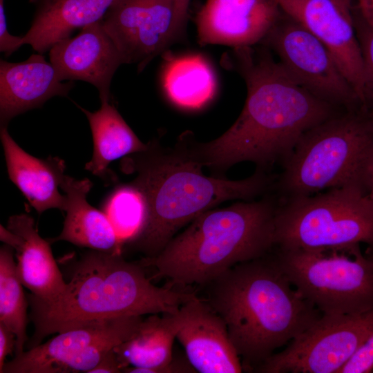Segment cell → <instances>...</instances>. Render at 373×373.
Listing matches in <instances>:
<instances>
[{"label": "cell", "mask_w": 373, "mask_h": 373, "mask_svg": "<svg viewBox=\"0 0 373 373\" xmlns=\"http://www.w3.org/2000/svg\"><path fill=\"white\" fill-rule=\"evenodd\" d=\"M13 249L5 245L0 249V323L16 335L15 355L24 352L28 300L23 293L14 260Z\"/></svg>", "instance_id": "d4e9b609"}, {"label": "cell", "mask_w": 373, "mask_h": 373, "mask_svg": "<svg viewBox=\"0 0 373 373\" xmlns=\"http://www.w3.org/2000/svg\"><path fill=\"white\" fill-rule=\"evenodd\" d=\"M365 70L364 106L373 114V29L354 15Z\"/></svg>", "instance_id": "4316f807"}, {"label": "cell", "mask_w": 373, "mask_h": 373, "mask_svg": "<svg viewBox=\"0 0 373 373\" xmlns=\"http://www.w3.org/2000/svg\"><path fill=\"white\" fill-rule=\"evenodd\" d=\"M279 200L267 193L208 210L174 236L162 251L143 263L178 285L208 283L233 267L265 256L275 247L276 215Z\"/></svg>", "instance_id": "5b68a950"}, {"label": "cell", "mask_w": 373, "mask_h": 373, "mask_svg": "<svg viewBox=\"0 0 373 373\" xmlns=\"http://www.w3.org/2000/svg\"><path fill=\"white\" fill-rule=\"evenodd\" d=\"M191 0H174V29L178 40L185 35Z\"/></svg>", "instance_id": "f1b7e54d"}, {"label": "cell", "mask_w": 373, "mask_h": 373, "mask_svg": "<svg viewBox=\"0 0 373 373\" xmlns=\"http://www.w3.org/2000/svg\"><path fill=\"white\" fill-rule=\"evenodd\" d=\"M142 320V316L111 318L59 332L15 356L0 373H89L111 350L130 338Z\"/></svg>", "instance_id": "8fae6325"}, {"label": "cell", "mask_w": 373, "mask_h": 373, "mask_svg": "<svg viewBox=\"0 0 373 373\" xmlns=\"http://www.w3.org/2000/svg\"><path fill=\"white\" fill-rule=\"evenodd\" d=\"M372 332L373 309L356 314H323L253 372L337 373Z\"/></svg>", "instance_id": "30bf717a"}, {"label": "cell", "mask_w": 373, "mask_h": 373, "mask_svg": "<svg viewBox=\"0 0 373 373\" xmlns=\"http://www.w3.org/2000/svg\"><path fill=\"white\" fill-rule=\"evenodd\" d=\"M180 312L182 323L176 339L196 372L243 371L224 321L206 300L196 296L185 302Z\"/></svg>", "instance_id": "2e32d148"}, {"label": "cell", "mask_w": 373, "mask_h": 373, "mask_svg": "<svg viewBox=\"0 0 373 373\" xmlns=\"http://www.w3.org/2000/svg\"><path fill=\"white\" fill-rule=\"evenodd\" d=\"M162 314H150L130 338L113 347L122 372L176 373L171 361L182 316L180 309Z\"/></svg>", "instance_id": "ffe728a7"}, {"label": "cell", "mask_w": 373, "mask_h": 373, "mask_svg": "<svg viewBox=\"0 0 373 373\" xmlns=\"http://www.w3.org/2000/svg\"><path fill=\"white\" fill-rule=\"evenodd\" d=\"M161 83L164 94L175 106L197 110L210 102L217 89L214 71L200 54L173 55L166 51Z\"/></svg>", "instance_id": "603a6c76"}, {"label": "cell", "mask_w": 373, "mask_h": 373, "mask_svg": "<svg viewBox=\"0 0 373 373\" xmlns=\"http://www.w3.org/2000/svg\"><path fill=\"white\" fill-rule=\"evenodd\" d=\"M282 14L276 0H206L195 17L201 46L258 45Z\"/></svg>", "instance_id": "5bb4252c"}, {"label": "cell", "mask_w": 373, "mask_h": 373, "mask_svg": "<svg viewBox=\"0 0 373 373\" xmlns=\"http://www.w3.org/2000/svg\"><path fill=\"white\" fill-rule=\"evenodd\" d=\"M278 200L276 248L347 249L365 243L373 255V198L363 189L342 186Z\"/></svg>", "instance_id": "52a82bcc"}, {"label": "cell", "mask_w": 373, "mask_h": 373, "mask_svg": "<svg viewBox=\"0 0 373 373\" xmlns=\"http://www.w3.org/2000/svg\"><path fill=\"white\" fill-rule=\"evenodd\" d=\"M53 65L41 54L21 62L0 61V122L41 106L55 96H66L73 86L64 83Z\"/></svg>", "instance_id": "ac0fdd59"}, {"label": "cell", "mask_w": 373, "mask_h": 373, "mask_svg": "<svg viewBox=\"0 0 373 373\" xmlns=\"http://www.w3.org/2000/svg\"><path fill=\"white\" fill-rule=\"evenodd\" d=\"M276 1L328 48L364 106L365 70L353 16L354 0Z\"/></svg>", "instance_id": "4fadbf2b"}, {"label": "cell", "mask_w": 373, "mask_h": 373, "mask_svg": "<svg viewBox=\"0 0 373 373\" xmlns=\"http://www.w3.org/2000/svg\"><path fill=\"white\" fill-rule=\"evenodd\" d=\"M353 14L373 29V0H354Z\"/></svg>", "instance_id": "4dcf8cb0"}, {"label": "cell", "mask_w": 373, "mask_h": 373, "mask_svg": "<svg viewBox=\"0 0 373 373\" xmlns=\"http://www.w3.org/2000/svg\"><path fill=\"white\" fill-rule=\"evenodd\" d=\"M373 256V255H372Z\"/></svg>", "instance_id": "836d02e7"}, {"label": "cell", "mask_w": 373, "mask_h": 373, "mask_svg": "<svg viewBox=\"0 0 373 373\" xmlns=\"http://www.w3.org/2000/svg\"><path fill=\"white\" fill-rule=\"evenodd\" d=\"M193 292L160 287L121 254L91 250L74 267L66 288L51 301L28 294L35 331L28 348L47 336L107 318L175 313Z\"/></svg>", "instance_id": "277c9868"}, {"label": "cell", "mask_w": 373, "mask_h": 373, "mask_svg": "<svg viewBox=\"0 0 373 373\" xmlns=\"http://www.w3.org/2000/svg\"><path fill=\"white\" fill-rule=\"evenodd\" d=\"M17 337L15 333L0 323V371L5 365L6 356L15 352Z\"/></svg>", "instance_id": "f546056e"}, {"label": "cell", "mask_w": 373, "mask_h": 373, "mask_svg": "<svg viewBox=\"0 0 373 373\" xmlns=\"http://www.w3.org/2000/svg\"><path fill=\"white\" fill-rule=\"evenodd\" d=\"M204 287L243 370L253 372L323 314L291 285L273 251L233 266Z\"/></svg>", "instance_id": "7a4b0ae2"}, {"label": "cell", "mask_w": 373, "mask_h": 373, "mask_svg": "<svg viewBox=\"0 0 373 373\" xmlns=\"http://www.w3.org/2000/svg\"><path fill=\"white\" fill-rule=\"evenodd\" d=\"M260 44L274 52L284 70L320 99L342 110L364 106L328 48L283 11Z\"/></svg>", "instance_id": "9c48e42d"}, {"label": "cell", "mask_w": 373, "mask_h": 373, "mask_svg": "<svg viewBox=\"0 0 373 373\" xmlns=\"http://www.w3.org/2000/svg\"><path fill=\"white\" fill-rule=\"evenodd\" d=\"M124 64L141 72L178 41L174 29V0H115L102 19Z\"/></svg>", "instance_id": "7c38bea8"}, {"label": "cell", "mask_w": 373, "mask_h": 373, "mask_svg": "<svg viewBox=\"0 0 373 373\" xmlns=\"http://www.w3.org/2000/svg\"><path fill=\"white\" fill-rule=\"evenodd\" d=\"M49 50L50 61L62 81L88 82L97 89L101 102L109 101L111 80L124 62L102 19L84 27L75 37L57 43Z\"/></svg>", "instance_id": "9a60e30c"}, {"label": "cell", "mask_w": 373, "mask_h": 373, "mask_svg": "<svg viewBox=\"0 0 373 373\" xmlns=\"http://www.w3.org/2000/svg\"><path fill=\"white\" fill-rule=\"evenodd\" d=\"M372 166L373 114L365 106L342 110L302 135L272 191L280 200L342 186L368 193Z\"/></svg>", "instance_id": "8992f818"}, {"label": "cell", "mask_w": 373, "mask_h": 373, "mask_svg": "<svg viewBox=\"0 0 373 373\" xmlns=\"http://www.w3.org/2000/svg\"><path fill=\"white\" fill-rule=\"evenodd\" d=\"M373 372V332L337 373Z\"/></svg>", "instance_id": "83f0119b"}, {"label": "cell", "mask_w": 373, "mask_h": 373, "mask_svg": "<svg viewBox=\"0 0 373 373\" xmlns=\"http://www.w3.org/2000/svg\"><path fill=\"white\" fill-rule=\"evenodd\" d=\"M119 373L122 372V369L113 348L98 363V364L92 369L89 373Z\"/></svg>", "instance_id": "1f68e13d"}, {"label": "cell", "mask_w": 373, "mask_h": 373, "mask_svg": "<svg viewBox=\"0 0 373 373\" xmlns=\"http://www.w3.org/2000/svg\"><path fill=\"white\" fill-rule=\"evenodd\" d=\"M0 137L9 178L30 204L39 214L50 209L64 211L66 196L59 191L66 175L64 161L30 155L12 138L7 126H1Z\"/></svg>", "instance_id": "d6986e66"}, {"label": "cell", "mask_w": 373, "mask_h": 373, "mask_svg": "<svg viewBox=\"0 0 373 373\" xmlns=\"http://www.w3.org/2000/svg\"><path fill=\"white\" fill-rule=\"evenodd\" d=\"M274 257L291 285L323 314L373 309V256L347 249H282Z\"/></svg>", "instance_id": "ba28073f"}, {"label": "cell", "mask_w": 373, "mask_h": 373, "mask_svg": "<svg viewBox=\"0 0 373 373\" xmlns=\"http://www.w3.org/2000/svg\"><path fill=\"white\" fill-rule=\"evenodd\" d=\"M368 194L372 198H373V166L370 175Z\"/></svg>", "instance_id": "d6a6232c"}, {"label": "cell", "mask_w": 373, "mask_h": 373, "mask_svg": "<svg viewBox=\"0 0 373 373\" xmlns=\"http://www.w3.org/2000/svg\"><path fill=\"white\" fill-rule=\"evenodd\" d=\"M93 186L88 178L77 180L65 175L60 188L66 196L64 227L50 243L69 242L91 250L121 254L122 245L106 215L91 206L87 195Z\"/></svg>", "instance_id": "44dd1931"}, {"label": "cell", "mask_w": 373, "mask_h": 373, "mask_svg": "<svg viewBox=\"0 0 373 373\" xmlns=\"http://www.w3.org/2000/svg\"><path fill=\"white\" fill-rule=\"evenodd\" d=\"M115 0H39L21 44L43 53L78 28L102 20Z\"/></svg>", "instance_id": "7402d4cb"}, {"label": "cell", "mask_w": 373, "mask_h": 373, "mask_svg": "<svg viewBox=\"0 0 373 373\" xmlns=\"http://www.w3.org/2000/svg\"><path fill=\"white\" fill-rule=\"evenodd\" d=\"M0 239L15 251L18 276L31 294L47 302L64 292L67 283L53 257L50 243L39 236L30 216H10L7 227H0Z\"/></svg>", "instance_id": "e0dca14e"}, {"label": "cell", "mask_w": 373, "mask_h": 373, "mask_svg": "<svg viewBox=\"0 0 373 373\" xmlns=\"http://www.w3.org/2000/svg\"><path fill=\"white\" fill-rule=\"evenodd\" d=\"M222 65L239 73L247 87L244 107L222 135L209 142L182 136L179 145L213 172L251 162L266 171L288 159L302 135L342 109L314 96L294 79L269 49L258 44L231 48Z\"/></svg>", "instance_id": "6da1fadb"}, {"label": "cell", "mask_w": 373, "mask_h": 373, "mask_svg": "<svg viewBox=\"0 0 373 373\" xmlns=\"http://www.w3.org/2000/svg\"><path fill=\"white\" fill-rule=\"evenodd\" d=\"M99 109L90 112L77 106L86 116L93 140V153L85 169L93 175L108 177V167L114 160L146 151L144 144L109 101L101 102Z\"/></svg>", "instance_id": "cb8c5ba5"}, {"label": "cell", "mask_w": 373, "mask_h": 373, "mask_svg": "<svg viewBox=\"0 0 373 373\" xmlns=\"http://www.w3.org/2000/svg\"><path fill=\"white\" fill-rule=\"evenodd\" d=\"M142 152L126 156L122 171L136 173L134 182L149 206L146 224L129 245L144 258L157 256L177 232L202 213L231 200H252L270 192L276 178L257 169L245 179L207 176L203 167L178 145L164 149L149 143Z\"/></svg>", "instance_id": "3957f363"}, {"label": "cell", "mask_w": 373, "mask_h": 373, "mask_svg": "<svg viewBox=\"0 0 373 373\" xmlns=\"http://www.w3.org/2000/svg\"><path fill=\"white\" fill-rule=\"evenodd\" d=\"M102 209L122 247L136 239L149 216L146 198L134 182L117 186L104 200Z\"/></svg>", "instance_id": "484cf974"}]
</instances>
